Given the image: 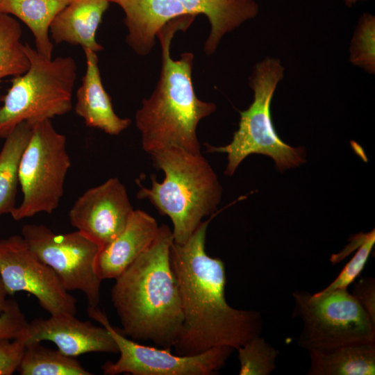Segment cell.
Returning a JSON list of instances; mask_svg holds the SVG:
<instances>
[{
	"label": "cell",
	"instance_id": "8992f818",
	"mask_svg": "<svg viewBox=\"0 0 375 375\" xmlns=\"http://www.w3.org/2000/svg\"><path fill=\"white\" fill-rule=\"evenodd\" d=\"M29 67L12 78L1 98L0 138L22 122L32 125L67 114L72 109L77 65L71 56L47 58L24 44Z\"/></svg>",
	"mask_w": 375,
	"mask_h": 375
},
{
	"label": "cell",
	"instance_id": "5bb4252c",
	"mask_svg": "<svg viewBox=\"0 0 375 375\" xmlns=\"http://www.w3.org/2000/svg\"><path fill=\"white\" fill-rule=\"evenodd\" d=\"M17 340L24 345L51 341L62 353L74 358L92 352L119 353L115 339L104 326L79 320L72 315L35 319L28 323L24 334Z\"/></svg>",
	"mask_w": 375,
	"mask_h": 375
},
{
	"label": "cell",
	"instance_id": "cb8c5ba5",
	"mask_svg": "<svg viewBox=\"0 0 375 375\" xmlns=\"http://www.w3.org/2000/svg\"><path fill=\"white\" fill-rule=\"evenodd\" d=\"M350 62L370 74L375 72V17L364 13L360 18L352 38Z\"/></svg>",
	"mask_w": 375,
	"mask_h": 375
},
{
	"label": "cell",
	"instance_id": "f1b7e54d",
	"mask_svg": "<svg viewBox=\"0 0 375 375\" xmlns=\"http://www.w3.org/2000/svg\"><path fill=\"white\" fill-rule=\"evenodd\" d=\"M8 293L0 276V315L3 312L8 302Z\"/></svg>",
	"mask_w": 375,
	"mask_h": 375
},
{
	"label": "cell",
	"instance_id": "7a4b0ae2",
	"mask_svg": "<svg viewBox=\"0 0 375 375\" xmlns=\"http://www.w3.org/2000/svg\"><path fill=\"white\" fill-rule=\"evenodd\" d=\"M173 242L170 228L161 225L152 244L115 278L111 290L122 333L169 350L183 322L179 286L170 261Z\"/></svg>",
	"mask_w": 375,
	"mask_h": 375
},
{
	"label": "cell",
	"instance_id": "5b68a950",
	"mask_svg": "<svg viewBox=\"0 0 375 375\" xmlns=\"http://www.w3.org/2000/svg\"><path fill=\"white\" fill-rule=\"evenodd\" d=\"M124 11L126 43L138 55L149 53L159 30L172 20L205 15L210 32L204 44L212 54L222 37L258 13L255 0H108Z\"/></svg>",
	"mask_w": 375,
	"mask_h": 375
},
{
	"label": "cell",
	"instance_id": "44dd1931",
	"mask_svg": "<svg viewBox=\"0 0 375 375\" xmlns=\"http://www.w3.org/2000/svg\"><path fill=\"white\" fill-rule=\"evenodd\" d=\"M17 371L22 375H92L74 357L47 348L40 342L25 344Z\"/></svg>",
	"mask_w": 375,
	"mask_h": 375
},
{
	"label": "cell",
	"instance_id": "4316f807",
	"mask_svg": "<svg viewBox=\"0 0 375 375\" xmlns=\"http://www.w3.org/2000/svg\"><path fill=\"white\" fill-rule=\"evenodd\" d=\"M24 348L19 340H0V375H10L17 370Z\"/></svg>",
	"mask_w": 375,
	"mask_h": 375
},
{
	"label": "cell",
	"instance_id": "ba28073f",
	"mask_svg": "<svg viewBox=\"0 0 375 375\" xmlns=\"http://www.w3.org/2000/svg\"><path fill=\"white\" fill-rule=\"evenodd\" d=\"M70 167L66 137L56 130L51 119L33 125L19 169L22 201L12 217L19 221L40 212L51 214L64 194Z\"/></svg>",
	"mask_w": 375,
	"mask_h": 375
},
{
	"label": "cell",
	"instance_id": "9c48e42d",
	"mask_svg": "<svg viewBox=\"0 0 375 375\" xmlns=\"http://www.w3.org/2000/svg\"><path fill=\"white\" fill-rule=\"evenodd\" d=\"M292 317L303 322L297 344L308 351L375 341V322L347 289L324 294L293 292Z\"/></svg>",
	"mask_w": 375,
	"mask_h": 375
},
{
	"label": "cell",
	"instance_id": "52a82bcc",
	"mask_svg": "<svg viewBox=\"0 0 375 375\" xmlns=\"http://www.w3.org/2000/svg\"><path fill=\"white\" fill-rule=\"evenodd\" d=\"M283 72L284 67L278 58L267 57L256 63L250 77L253 101L248 109L240 112L239 127L232 141L217 147L205 143L207 152L227 154L226 175L232 176L241 162L253 153L271 157L279 171L304 162L303 149L283 142L271 117V101L278 83L283 78Z\"/></svg>",
	"mask_w": 375,
	"mask_h": 375
},
{
	"label": "cell",
	"instance_id": "e0dca14e",
	"mask_svg": "<svg viewBox=\"0 0 375 375\" xmlns=\"http://www.w3.org/2000/svg\"><path fill=\"white\" fill-rule=\"evenodd\" d=\"M108 0H70L53 19L49 29L56 43L81 45L98 53L103 47L96 40Z\"/></svg>",
	"mask_w": 375,
	"mask_h": 375
},
{
	"label": "cell",
	"instance_id": "6da1fadb",
	"mask_svg": "<svg viewBox=\"0 0 375 375\" xmlns=\"http://www.w3.org/2000/svg\"><path fill=\"white\" fill-rule=\"evenodd\" d=\"M210 220L202 221L185 243L173 242L170 249L183 314L173 347L177 355L192 356L221 345L237 349L262 330L259 311L236 309L226 301L224 262L206 251Z\"/></svg>",
	"mask_w": 375,
	"mask_h": 375
},
{
	"label": "cell",
	"instance_id": "d6986e66",
	"mask_svg": "<svg viewBox=\"0 0 375 375\" xmlns=\"http://www.w3.org/2000/svg\"><path fill=\"white\" fill-rule=\"evenodd\" d=\"M70 0H0V12L14 15L32 32L36 51L52 58L53 45L49 37L50 26L57 14Z\"/></svg>",
	"mask_w": 375,
	"mask_h": 375
},
{
	"label": "cell",
	"instance_id": "484cf974",
	"mask_svg": "<svg viewBox=\"0 0 375 375\" xmlns=\"http://www.w3.org/2000/svg\"><path fill=\"white\" fill-rule=\"evenodd\" d=\"M28 323L18 302L14 299H8L6 308L0 315V340L20 338Z\"/></svg>",
	"mask_w": 375,
	"mask_h": 375
},
{
	"label": "cell",
	"instance_id": "7c38bea8",
	"mask_svg": "<svg viewBox=\"0 0 375 375\" xmlns=\"http://www.w3.org/2000/svg\"><path fill=\"white\" fill-rule=\"evenodd\" d=\"M0 276L8 295L26 292L50 315H76L75 297L55 272L30 249L22 235L0 240Z\"/></svg>",
	"mask_w": 375,
	"mask_h": 375
},
{
	"label": "cell",
	"instance_id": "4fadbf2b",
	"mask_svg": "<svg viewBox=\"0 0 375 375\" xmlns=\"http://www.w3.org/2000/svg\"><path fill=\"white\" fill-rule=\"evenodd\" d=\"M133 210L126 188L112 177L81 195L68 217L72 226L101 249L122 231Z\"/></svg>",
	"mask_w": 375,
	"mask_h": 375
},
{
	"label": "cell",
	"instance_id": "ffe728a7",
	"mask_svg": "<svg viewBox=\"0 0 375 375\" xmlns=\"http://www.w3.org/2000/svg\"><path fill=\"white\" fill-rule=\"evenodd\" d=\"M32 128L28 122L20 123L5 138L0 151V215L10 214L17 207L19 165Z\"/></svg>",
	"mask_w": 375,
	"mask_h": 375
},
{
	"label": "cell",
	"instance_id": "d4e9b609",
	"mask_svg": "<svg viewBox=\"0 0 375 375\" xmlns=\"http://www.w3.org/2000/svg\"><path fill=\"white\" fill-rule=\"evenodd\" d=\"M374 244V229L367 233H361L356 254L328 286L315 294H324L335 290L347 289L363 270Z\"/></svg>",
	"mask_w": 375,
	"mask_h": 375
},
{
	"label": "cell",
	"instance_id": "603a6c76",
	"mask_svg": "<svg viewBox=\"0 0 375 375\" xmlns=\"http://www.w3.org/2000/svg\"><path fill=\"white\" fill-rule=\"evenodd\" d=\"M240 375H269L276 368L278 350L260 335L238 347Z\"/></svg>",
	"mask_w": 375,
	"mask_h": 375
},
{
	"label": "cell",
	"instance_id": "3957f363",
	"mask_svg": "<svg viewBox=\"0 0 375 375\" xmlns=\"http://www.w3.org/2000/svg\"><path fill=\"white\" fill-rule=\"evenodd\" d=\"M194 19L186 17L172 20L157 33L162 55L159 80L135 115L142 148L149 154L170 147L201 153L197 127L216 110L214 103L203 101L196 95L192 81L193 53H183L176 60L170 54L174 34L185 31Z\"/></svg>",
	"mask_w": 375,
	"mask_h": 375
},
{
	"label": "cell",
	"instance_id": "2e32d148",
	"mask_svg": "<svg viewBox=\"0 0 375 375\" xmlns=\"http://www.w3.org/2000/svg\"><path fill=\"white\" fill-rule=\"evenodd\" d=\"M86 69L76 92L75 112L88 127L98 128L110 135H118L131 123L114 111L111 98L106 91L100 75L97 53L83 49Z\"/></svg>",
	"mask_w": 375,
	"mask_h": 375
},
{
	"label": "cell",
	"instance_id": "8fae6325",
	"mask_svg": "<svg viewBox=\"0 0 375 375\" xmlns=\"http://www.w3.org/2000/svg\"><path fill=\"white\" fill-rule=\"evenodd\" d=\"M30 249L58 276L67 291L82 292L88 307H98L101 279L95 270L100 247L78 231L56 233L43 224L23 226Z\"/></svg>",
	"mask_w": 375,
	"mask_h": 375
},
{
	"label": "cell",
	"instance_id": "277c9868",
	"mask_svg": "<svg viewBox=\"0 0 375 375\" xmlns=\"http://www.w3.org/2000/svg\"><path fill=\"white\" fill-rule=\"evenodd\" d=\"M153 166L165 174L160 183L151 176V186L140 185V199H148L173 224L174 242L185 243L204 217L217 210L222 188L212 167L201 153L178 147L152 152Z\"/></svg>",
	"mask_w": 375,
	"mask_h": 375
},
{
	"label": "cell",
	"instance_id": "7402d4cb",
	"mask_svg": "<svg viewBox=\"0 0 375 375\" xmlns=\"http://www.w3.org/2000/svg\"><path fill=\"white\" fill-rule=\"evenodd\" d=\"M22 33L17 20L0 12V79L23 74L29 67Z\"/></svg>",
	"mask_w": 375,
	"mask_h": 375
},
{
	"label": "cell",
	"instance_id": "ac0fdd59",
	"mask_svg": "<svg viewBox=\"0 0 375 375\" xmlns=\"http://www.w3.org/2000/svg\"><path fill=\"white\" fill-rule=\"evenodd\" d=\"M308 353V375L375 374V341L353 342Z\"/></svg>",
	"mask_w": 375,
	"mask_h": 375
},
{
	"label": "cell",
	"instance_id": "83f0119b",
	"mask_svg": "<svg viewBox=\"0 0 375 375\" xmlns=\"http://www.w3.org/2000/svg\"><path fill=\"white\" fill-rule=\"evenodd\" d=\"M353 283V296L375 322V280L372 277L360 279Z\"/></svg>",
	"mask_w": 375,
	"mask_h": 375
},
{
	"label": "cell",
	"instance_id": "9a60e30c",
	"mask_svg": "<svg viewBox=\"0 0 375 375\" xmlns=\"http://www.w3.org/2000/svg\"><path fill=\"white\" fill-rule=\"evenodd\" d=\"M159 230L154 217L134 210L122 231L100 249L95 260L99 277L115 279L152 244Z\"/></svg>",
	"mask_w": 375,
	"mask_h": 375
},
{
	"label": "cell",
	"instance_id": "30bf717a",
	"mask_svg": "<svg viewBox=\"0 0 375 375\" xmlns=\"http://www.w3.org/2000/svg\"><path fill=\"white\" fill-rule=\"evenodd\" d=\"M87 312L110 333L119 349V359L101 366L105 375H215L225 365L235 349L221 345L192 356L174 355L169 349L144 346L128 339L110 324L99 306L87 307Z\"/></svg>",
	"mask_w": 375,
	"mask_h": 375
},
{
	"label": "cell",
	"instance_id": "f546056e",
	"mask_svg": "<svg viewBox=\"0 0 375 375\" xmlns=\"http://www.w3.org/2000/svg\"><path fill=\"white\" fill-rule=\"evenodd\" d=\"M358 1H359V0H343V1L345 3V4L348 7H351L353 3H355Z\"/></svg>",
	"mask_w": 375,
	"mask_h": 375
}]
</instances>
